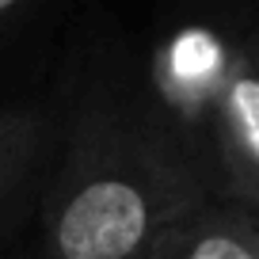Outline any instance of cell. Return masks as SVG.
<instances>
[{"label":"cell","mask_w":259,"mask_h":259,"mask_svg":"<svg viewBox=\"0 0 259 259\" xmlns=\"http://www.w3.org/2000/svg\"><path fill=\"white\" fill-rule=\"evenodd\" d=\"M38 202V259H141L164 225L210 194L130 118L114 88L80 99Z\"/></svg>","instance_id":"6da1fadb"},{"label":"cell","mask_w":259,"mask_h":259,"mask_svg":"<svg viewBox=\"0 0 259 259\" xmlns=\"http://www.w3.org/2000/svg\"><path fill=\"white\" fill-rule=\"evenodd\" d=\"M244 12L248 0L179 12L153 38L141 73L114 84L145 138L210 198H218V114Z\"/></svg>","instance_id":"7a4b0ae2"},{"label":"cell","mask_w":259,"mask_h":259,"mask_svg":"<svg viewBox=\"0 0 259 259\" xmlns=\"http://www.w3.org/2000/svg\"><path fill=\"white\" fill-rule=\"evenodd\" d=\"M218 198L259 210V0H248L218 114Z\"/></svg>","instance_id":"3957f363"},{"label":"cell","mask_w":259,"mask_h":259,"mask_svg":"<svg viewBox=\"0 0 259 259\" xmlns=\"http://www.w3.org/2000/svg\"><path fill=\"white\" fill-rule=\"evenodd\" d=\"M61 134L65 122L42 107H0V255L27 221L38 218Z\"/></svg>","instance_id":"277c9868"},{"label":"cell","mask_w":259,"mask_h":259,"mask_svg":"<svg viewBox=\"0 0 259 259\" xmlns=\"http://www.w3.org/2000/svg\"><path fill=\"white\" fill-rule=\"evenodd\" d=\"M141 259H259V210L206 198L164 225Z\"/></svg>","instance_id":"5b68a950"},{"label":"cell","mask_w":259,"mask_h":259,"mask_svg":"<svg viewBox=\"0 0 259 259\" xmlns=\"http://www.w3.org/2000/svg\"><path fill=\"white\" fill-rule=\"evenodd\" d=\"M23 4H27V0H0V19H4V16H12V12H16V8H23Z\"/></svg>","instance_id":"8992f818"},{"label":"cell","mask_w":259,"mask_h":259,"mask_svg":"<svg viewBox=\"0 0 259 259\" xmlns=\"http://www.w3.org/2000/svg\"><path fill=\"white\" fill-rule=\"evenodd\" d=\"M0 259H38V255H34V251H31V255H19V251H4Z\"/></svg>","instance_id":"52a82bcc"}]
</instances>
